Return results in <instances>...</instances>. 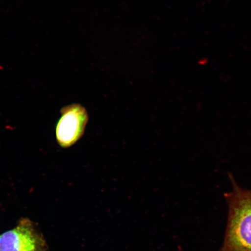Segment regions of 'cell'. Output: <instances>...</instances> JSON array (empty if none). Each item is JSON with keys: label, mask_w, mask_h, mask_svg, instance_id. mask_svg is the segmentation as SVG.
<instances>
[{"label": "cell", "mask_w": 251, "mask_h": 251, "mask_svg": "<svg viewBox=\"0 0 251 251\" xmlns=\"http://www.w3.org/2000/svg\"><path fill=\"white\" fill-rule=\"evenodd\" d=\"M232 190L225 197L228 206L226 231L219 251H251V190L241 188L229 174Z\"/></svg>", "instance_id": "1"}, {"label": "cell", "mask_w": 251, "mask_h": 251, "mask_svg": "<svg viewBox=\"0 0 251 251\" xmlns=\"http://www.w3.org/2000/svg\"><path fill=\"white\" fill-rule=\"evenodd\" d=\"M0 251H49L45 237L28 218H22L15 226L0 234Z\"/></svg>", "instance_id": "2"}, {"label": "cell", "mask_w": 251, "mask_h": 251, "mask_svg": "<svg viewBox=\"0 0 251 251\" xmlns=\"http://www.w3.org/2000/svg\"><path fill=\"white\" fill-rule=\"evenodd\" d=\"M61 114L56 125V137L59 146L68 148L83 136L89 117L86 109L79 104L66 106Z\"/></svg>", "instance_id": "3"}]
</instances>
